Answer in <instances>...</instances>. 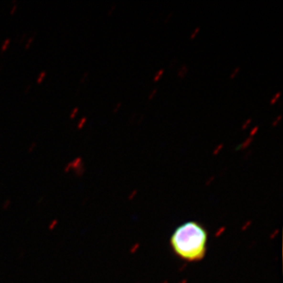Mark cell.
Returning a JSON list of instances; mask_svg holds the SVG:
<instances>
[{
    "label": "cell",
    "mask_w": 283,
    "mask_h": 283,
    "mask_svg": "<svg viewBox=\"0 0 283 283\" xmlns=\"http://www.w3.org/2000/svg\"><path fill=\"white\" fill-rule=\"evenodd\" d=\"M189 69H188V67L186 65V64H182V65L180 67L179 70L178 71V75H179V77L180 78H183L185 76L187 73L188 72Z\"/></svg>",
    "instance_id": "4"
},
{
    "label": "cell",
    "mask_w": 283,
    "mask_h": 283,
    "mask_svg": "<svg viewBox=\"0 0 283 283\" xmlns=\"http://www.w3.org/2000/svg\"><path fill=\"white\" fill-rule=\"evenodd\" d=\"M25 251H21V252H20V253H19L18 258H19V259L24 258V257H25Z\"/></svg>",
    "instance_id": "25"
},
{
    "label": "cell",
    "mask_w": 283,
    "mask_h": 283,
    "mask_svg": "<svg viewBox=\"0 0 283 283\" xmlns=\"http://www.w3.org/2000/svg\"><path fill=\"white\" fill-rule=\"evenodd\" d=\"M277 100H278V99H276V98H274H274H272V99H271V101H270V104H271V105H273L274 103H275V102L277 101Z\"/></svg>",
    "instance_id": "27"
},
{
    "label": "cell",
    "mask_w": 283,
    "mask_h": 283,
    "mask_svg": "<svg viewBox=\"0 0 283 283\" xmlns=\"http://www.w3.org/2000/svg\"><path fill=\"white\" fill-rule=\"evenodd\" d=\"M44 201V197H40L39 198H38L37 199V204L38 205H40V204H41Z\"/></svg>",
    "instance_id": "24"
},
{
    "label": "cell",
    "mask_w": 283,
    "mask_h": 283,
    "mask_svg": "<svg viewBox=\"0 0 283 283\" xmlns=\"http://www.w3.org/2000/svg\"><path fill=\"white\" fill-rule=\"evenodd\" d=\"M87 118L86 117H82L81 119L80 120L79 122H78V123H77V128H79V129L82 128L83 127V125H84V123L87 122Z\"/></svg>",
    "instance_id": "10"
},
{
    "label": "cell",
    "mask_w": 283,
    "mask_h": 283,
    "mask_svg": "<svg viewBox=\"0 0 283 283\" xmlns=\"http://www.w3.org/2000/svg\"><path fill=\"white\" fill-rule=\"evenodd\" d=\"M240 71V67L239 66H238V67H236L235 69H233V72H231L230 73V79H233V78L235 76V75L238 74V72Z\"/></svg>",
    "instance_id": "14"
},
{
    "label": "cell",
    "mask_w": 283,
    "mask_h": 283,
    "mask_svg": "<svg viewBox=\"0 0 283 283\" xmlns=\"http://www.w3.org/2000/svg\"><path fill=\"white\" fill-rule=\"evenodd\" d=\"M78 112H79V107H75L72 110V112H70V114H69V117L71 118V119H72V118H74L75 116H76V114L78 113Z\"/></svg>",
    "instance_id": "12"
},
{
    "label": "cell",
    "mask_w": 283,
    "mask_h": 283,
    "mask_svg": "<svg viewBox=\"0 0 283 283\" xmlns=\"http://www.w3.org/2000/svg\"><path fill=\"white\" fill-rule=\"evenodd\" d=\"M31 84H28V86H27V87H25V92H28V91L29 90V89H30V87H31Z\"/></svg>",
    "instance_id": "29"
},
{
    "label": "cell",
    "mask_w": 283,
    "mask_h": 283,
    "mask_svg": "<svg viewBox=\"0 0 283 283\" xmlns=\"http://www.w3.org/2000/svg\"><path fill=\"white\" fill-rule=\"evenodd\" d=\"M46 75H47V72H46V71H42L39 75H38L37 79H36V82L37 83H41L43 81V80L45 78Z\"/></svg>",
    "instance_id": "9"
},
{
    "label": "cell",
    "mask_w": 283,
    "mask_h": 283,
    "mask_svg": "<svg viewBox=\"0 0 283 283\" xmlns=\"http://www.w3.org/2000/svg\"><path fill=\"white\" fill-rule=\"evenodd\" d=\"M36 145H37V143H36V142H32V143L30 145H29V147H28V152H32V151H33V150L36 147Z\"/></svg>",
    "instance_id": "17"
},
{
    "label": "cell",
    "mask_w": 283,
    "mask_h": 283,
    "mask_svg": "<svg viewBox=\"0 0 283 283\" xmlns=\"http://www.w3.org/2000/svg\"><path fill=\"white\" fill-rule=\"evenodd\" d=\"M115 8H116V4H113L112 6H111V8H110V10L108 11V14H111L112 12V10H114Z\"/></svg>",
    "instance_id": "26"
},
{
    "label": "cell",
    "mask_w": 283,
    "mask_h": 283,
    "mask_svg": "<svg viewBox=\"0 0 283 283\" xmlns=\"http://www.w3.org/2000/svg\"><path fill=\"white\" fill-rule=\"evenodd\" d=\"M252 141H253V137L252 136L248 137V138L245 139V141H244L242 143L237 145V146L235 147V150H243V149H245V148L248 147L250 144L252 143Z\"/></svg>",
    "instance_id": "3"
},
{
    "label": "cell",
    "mask_w": 283,
    "mask_h": 283,
    "mask_svg": "<svg viewBox=\"0 0 283 283\" xmlns=\"http://www.w3.org/2000/svg\"><path fill=\"white\" fill-rule=\"evenodd\" d=\"M157 92V88H154L153 89V90L151 91V92L150 93V94H149V98L150 99H151V98H153V97L155 95V94Z\"/></svg>",
    "instance_id": "19"
},
{
    "label": "cell",
    "mask_w": 283,
    "mask_h": 283,
    "mask_svg": "<svg viewBox=\"0 0 283 283\" xmlns=\"http://www.w3.org/2000/svg\"><path fill=\"white\" fill-rule=\"evenodd\" d=\"M164 69H160V70H159V71H157V72H156L155 73V75H154V77H153V80H154V81H158L159 80H160V78L161 77V75H162V74L164 73Z\"/></svg>",
    "instance_id": "8"
},
{
    "label": "cell",
    "mask_w": 283,
    "mask_h": 283,
    "mask_svg": "<svg viewBox=\"0 0 283 283\" xmlns=\"http://www.w3.org/2000/svg\"><path fill=\"white\" fill-rule=\"evenodd\" d=\"M88 74H89V72H85L84 73H83V75H82V76H81V79H80V82L81 83H83L85 81V80L87 79V77L88 76Z\"/></svg>",
    "instance_id": "18"
},
{
    "label": "cell",
    "mask_w": 283,
    "mask_h": 283,
    "mask_svg": "<svg viewBox=\"0 0 283 283\" xmlns=\"http://www.w3.org/2000/svg\"><path fill=\"white\" fill-rule=\"evenodd\" d=\"M10 42H11V39H10V38H6V39L4 40L3 43H2V46H1V51H2V52H3V51H5L7 49V47H9Z\"/></svg>",
    "instance_id": "6"
},
{
    "label": "cell",
    "mask_w": 283,
    "mask_h": 283,
    "mask_svg": "<svg viewBox=\"0 0 283 283\" xmlns=\"http://www.w3.org/2000/svg\"><path fill=\"white\" fill-rule=\"evenodd\" d=\"M280 94H281V92H280V91H278V92H277L276 94H275V95H274V98H275L276 99H278L280 97Z\"/></svg>",
    "instance_id": "28"
},
{
    "label": "cell",
    "mask_w": 283,
    "mask_h": 283,
    "mask_svg": "<svg viewBox=\"0 0 283 283\" xmlns=\"http://www.w3.org/2000/svg\"><path fill=\"white\" fill-rule=\"evenodd\" d=\"M11 205H12V201L8 198V199H6V200L2 202L1 207L3 211H6V210H8L10 207H11Z\"/></svg>",
    "instance_id": "5"
},
{
    "label": "cell",
    "mask_w": 283,
    "mask_h": 283,
    "mask_svg": "<svg viewBox=\"0 0 283 283\" xmlns=\"http://www.w3.org/2000/svg\"><path fill=\"white\" fill-rule=\"evenodd\" d=\"M258 130H259V126H255L254 128L251 130V131H250V136H252L253 134H255L256 132Z\"/></svg>",
    "instance_id": "21"
},
{
    "label": "cell",
    "mask_w": 283,
    "mask_h": 283,
    "mask_svg": "<svg viewBox=\"0 0 283 283\" xmlns=\"http://www.w3.org/2000/svg\"><path fill=\"white\" fill-rule=\"evenodd\" d=\"M83 164H84V162H83V159L82 157H75L64 167V169H63L64 172V173H68V172H69L70 171H74L75 169H77L80 166H81Z\"/></svg>",
    "instance_id": "2"
},
{
    "label": "cell",
    "mask_w": 283,
    "mask_h": 283,
    "mask_svg": "<svg viewBox=\"0 0 283 283\" xmlns=\"http://www.w3.org/2000/svg\"><path fill=\"white\" fill-rule=\"evenodd\" d=\"M281 119H282V115L280 114L273 120V122H272V126H277V124L279 123V121L281 120Z\"/></svg>",
    "instance_id": "15"
},
{
    "label": "cell",
    "mask_w": 283,
    "mask_h": 283,
    "mask_svg": "<svg viewBox=\"0 0 283 283\" xmlns=\"http://www.w3.org/2000/svg\"><path fill=\"white\" fill-rule=\"evenodd\" d=\"M223 143H221V144H219V145H218L216 149H215V150L213 151V153H214V154H215V153H217L218 152H219V150H221V149L223 148Z\"/></svg>",
    "instance_id": "23"
},
{
    "label": "cell",
    "mask_w": 283,
    "mask_h": 283,
    "mask_svg": "<svg viewBox=\"0 0 283 283\" xmlns=\"http://www.w3.org/2000/svg\"><path fill=\"white\" fill-rule=\"evenodd\" d=\"M251 121H252V118H249V119H247L246 120H245V122L243 123V124H242V126H241V129H245L248 127V125L250 123H251Z\"/></svg>",
    "instance_id": "16"
},
{
    "label": "cell",
    "mask_w": 283,
    "mask_h": 283,
    "mask_svg": "<svg viewBox=\"0 0 283 283\" xmlns=\"http://www.w3.org/2000/svg\"><path fill=\"white\" fill-rule=\"evenodd\" d=\"M34 39H35V36H30L28 38V40H27V42L25 43V49H28V48L30 47L31 44L32 43V42H33Z\"/></svg>",
    "instance_id": "11"
},
{
    "label": "cell",
    "mask_w": 283,
    "mask_h": 283,
    "mask_svg": "<svg viewBox=\"0 0 283 283\" xmlns=\"http://www.w3.org/2000/svg\"><path fill=\"white\" fill-rule=\"evenodd\" d=\"M120 106H121V101H118L117 103V105L115 106V107L113 108V112H117L118 111V109H119L120 108Z\"/></svg>",
    "instance_id": "22"
},
{
    "label": "cell",
    "mask_w": 283,
    "mask_h": 283,
    "mask_svg": "<svg viewBox=\"0 0 283 283\" xmlns=\"http://www.w3.org/2000/svg\"><path fill=\"white\" fill-rule=\"evenodd\" d=\"M58 225V219H53L48 225V230H53L54 229L57 228V226Z\"/></svg>",
    "instance_id": "7"
},
{
    "label": "cell",
    "mask_w": 283,
    "mask_h": 283,
    "mask_svg": "<svg viewBox=\"0 0 283 283\" xmlns=\"http://www.w3.org/2000/svg\"><path fill=\"white\" fill-rule=\"evenodd\" d=\"M17 10V5L16 4V3H14L12 6V7H11V9H10V13H11V14H13V13H14L15 12H16V10Z\"/></svg>",
    "instance_id": "20"
},
{
    "label": "cell",
    "mask_w": 283,
    "mask_h": 283,
    "mask_svg": "<svg viewBox=\"0 0 283 283\" xmlns=\"http://www.w3.org/2000/svg\"><path fill=\"white\" fill-rule=\"evenodd\" d=\"M200 29H201V28L199 26L197 27L192 32V33L190 34V39H193V38H195V36H197V34H198V32H200Z\"/></svg>",
    "instance_id": "13"
},
{
    "label": "cell",
    "mask_w": 283,
    "mask_h": 283,
    "mask_svg": "<svg viewBox=\"0 0 283 283\" xmlns=\"http://www.w3.org/2000/svg\"><path fill=\"white\" fill-rule=\"evenodd\" d=\"M207 241L206 230L195 221H188L178 226L170 240L175 253L190 262L204 258L207 250Z\"/></svg>",
    "instance_id": "1"
}]
</instances>
